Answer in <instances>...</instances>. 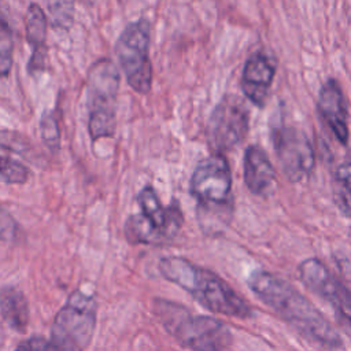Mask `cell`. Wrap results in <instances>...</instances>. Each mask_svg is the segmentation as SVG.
I'll return each mask as SVG.
<instances>
[{
    "label": "cell",
    "instance_id": "cell-1",
    "mask_svg": "<svg viewBox=\"0 0 351 351\" xmlns=\"http://www.w3.org/2000/svg\"><path fill=\"white\" fill-rule=\"evenodd\" d=\"M247 282L261 302L302 336L325 347L336 348L341 346L340 335L335 326L288 281L273 273L255 270L250 274Z\"/></svg>",
    "mask_w": 351,
    "mask_h": 351
},
{
    "label": "cell",
    "instance_id": "cell-2",
    "mask_svg": "<svg viewBox=\"0 0 351 351\" xmlns=\"http://www.w3.org/2000/svg\"><path fill=\"white\" fill-rule=\"evenodd\" d=\"M159 270L166 280L185 289L196 302L213 313L240 319L248 318L252 313L250 303L225 280L185 258H162Z\"/></svg>",
    "mask_w": 351,
    "mask_h": 351
},
{
    "label": "cell",
    "instance_id": "cell-3",
    "mask_svg": "<svg viewBox=\"0 0 351 351\" xmlns=\"http://www.w3.org/2000/svg\"><path fill=\"white\" fill-rule=\"evenodd\" d=\"M155 310L167 332L192 351H222L230 343L228 326L215 318L191 314L167 300H156Z\"/></svg>",
    "mask_w": 351,
    "mask_h": 351
},
{
    "label": "cell",
    "instance_id": "cell-4",
    "mask_svg": "<svg viewBox=\"0 0 351 351\" xmlns=\"http://www.w3.org/2000/svg\"><path fill=\"white\" fill-rule=\"evenodd\" d=\"M140 214L128 218L125 234L137 244H162L176 237L182 225L178 204L163 206L151 185H145L137 195Z\"/></svg>",
    "mask_w": 351,
    "mask_h": 351
},
{
    "label": "cell",
    "instance_id": "cell-5",
    "mask_svg": "<svg viewBox=\"0 0 351 351\" xmlns=\"http://www.w3.org/2000/svg\"><path fill=\"white\" fill-rule=\"evenodd\" d=\"M119 73L110 59L97 60L88 74V130L93 141L115 133V100Z\"/></svg>",
    "mask_w": 351,
    "mask_h": 351
},
{
    "label": "cell",
    "instance_id": "cell-6",
    "mask_svg": "<svg viewBox=\"0 0 351 351\" xmlns=\"http://www.w3.org/2000/svg\"><path fill=\"white\" fill-rule=\"evenodd\" d=\"M96 325V302L84 292H74L56 314L51 343L58 351H85Z\"/></svg>",
    "mask_w": 351,
    "mask_h": 351
},
{
    "label": "cell",
    "instance_id": "cell-7",
    "mask_svg": "<svg viewBox=\"0 0 351 351\" xmlns=\"http://www.w3.org/2000/svg\"><path fill=\"white\" fill-rule=\"evenodd\" d=\"M149 23L138 19L129 23L115 43V55L128 84L138 93H148L152 85V66L148 53Z\"/></svg>",
    "mask_w": 351,
    "mask_h": 351
},
{
    "label": "cell",
    "instance_id": "cell-8",
    "mask_svg": "<svg viewBox=\"0 0 351 351\" xmlns=\"http://www.w3.org/2000/svg\"><path fill=\"white\" fill-rule=\"evenodd\" d=\"M248 110L243 99L225 95L213 110L207 122V143L214 154L233 149L248 132Z\"/></svg>",
    "mask_w": 351,
    "mask_h": 351
},
{
    "label": "cell",
    "instance_id": "cell-9",
    "mask_svg": "<svg viewBox=\"0 0 351 351\" xmlns=\"http://www.w3.org/2000/svg\"><path fill=\"white\" fill-rule=\"evenodd\" d=\"M191 193L204 210L225 208L232 202V173L222 154L203 159L191 177Z\"/></svg>",
    "mask_w": 351,
    "mask_h": 351
},
{
    "label": "cell",
    "instance_id": "cell-10",
    "mask_svg": "<svg viewBox=\"0 0 351 351\" xmlns=\"http://www.w3.org/2000/svg\"><path fill=\"white\" fill-rule=\"evenodd\" d=\"M276 152L284 174L292 182H299L311 174L315 163L314 148L308 137L298 128H282L276 132Z\"/></svg>",
    "mask_w": 351,
    "mask_h": 351
},
{
    "label": "cell",
    "instance_id": "cell-11",
    "mask_svg": "<svg viewBox=\"0 0 351 351\" xmlns=\"http://www.w3.org/2000/svg\"><path fill=\"white\" fill-rule=\"evenodd\" d=\"M302 282L314 293L332 303L337 310L351 313V292L317 258H307L299 265Z\"/></svg>",
    "mask_w": 351,
    "mask_h": 351
},
{
    "label": "cell",
    "instance_id": "cell-12",
    "mask_svg": "<svg viewBox=\"0 0 351 351\" xmlns=\"http://www.w3.org/2000/svg\"><path fill=\"white\" fill-rule=\"evenodd\" d=\"M317 108L322 121L332 130L335 137L347 144L348 141V108L339 82L328 80L319 89Z\"/></svg>",
    "mask_w": 351,
    "mask_h": 351
},
{
    "label": "cell",
    "instance_id": "cell-13",
    "mask_svg": "<svg viewBox=\"0 0 351 351\" xmlns=\"http://www.w3.org/2000/svg\"><path fill=\"white\" fill-rule=\"evenodd\" d=\"M274 75L276 67L273 62L263 52L252 53L247 59L241 74V89L244 95L255 106H265Z\"/></svg>",
    "mask_w": 351,
    "mask_h": 351
},
{
    "label": "cell",
    "instance_id": "cell-14",
    "mask_svg": "<svg viewBox=\"0 0 351 351\" xmlns=\"http://www.w3.org/2000/svg\"><path fill=\"white\" fill-rule=\"evenodd\" d=\"M244 182L254 195H267L276 181V170L266 154L258 145H250L244 152Z\"/></svg>",
    "mask_w": 351,
    "mask_h": 351
},
{
    "label": "cell",
    "instance_id": "cell-15",
    "mask_svg": "<svg viewBox=\"0 0 351 351\" xmlns=\"http://www.w3.org/2000/svg\"><path fill=\"white\" fill-rule=\"evenodd\" d=\"M26 38L30 47L33 48L32 56L27 64V70L30 74L41 73L45 69L47 60V30L48 22L43 8L34 3H32L26 11Z\"/></svg>",
    "mask_w": 351,
    "mask_h": 351
},
{
    "label": "cell",
    "instance_id": "cell-16",
    "mask_svg": "<svg viewBox=\"0 0 351 351\" xmlns=\"http://www.w3.org/2000/svg\"><path fill=\"white\" fill-rule=\"evenodd\" d=\"M0 313L7 325L23 332L29 324V307L25 295L15 287H5L0 291Z\"/></svg>",
    "mask_w": 351,
    "mask_h": 351
},
{
    "label": "cell",
    "instance_id": "cell-17",
    "mask_svg": "<svg viewBox=\"0 0 351 351\" xmlns=\"http://www.w3.org/2000/svg\"><path fill=\"white\" fill-rule=\"evenodd\" d=\"M14 59V37L10 26L0 18V77L10 74Z\"/></svg>",
    "mask_w": 351,
    "mask_h": 351
},
{
    "label": "cell",
    "instance_id": "cell-18",
    "mask_svg": "<svg viewBox=\"0 0 351 351\" xmlns=\"http://www.w3.org/2000/svg\"><path fill=\"white\" fill-rule=\"evenodd\" d=\"M40 132H41V138L47 145V148L56 152L60 148V129H59L58 117L52 111L45 112L41 117Z\"/></svg>",
    "mask_w": 351,
    "mask_h": 351
},
{
    "label": "cell",
    "instance_id": "cell-19",
    "mask_svg": "<svg viewBox=\"0 0 351 351\" xmlns=\"http://www.w3.org/2000/svg\"><path fill=\"white\" fill-rule=\"evenodd\" d=\"M29 178L25 165L7 156H0V181L7 184H23Z\"/></svg>",
    "mask_w": 351,
    "mask_h": 351
},
{
    "label": "cell",
    "instance_id": "cell-20",
    "mask_svg": "<svg viewBox=\"0 0 351 351\" xmlns=\"http://www.w3.org/2000/svg\"><path fill=\"white\" fill-rule=\"evenodd\" d=\"M30 141L21 133L11 130H0V149L10 151L18 155H27L32 151Z\"/></svg>",
    "mask_w": 351,
    "mask_h": 351
},
{
    "label": "cell",
    "instance_id": "cell-21",
    "mask_svg": "<svg viewBox=\"0 0 351 351\" xmlns=\"http://www.w3.org/2000/svg\"><path fill=\"white\" fill-rule=\"evenodd\" d=\"M333 200L339 211L344 215L351 218V188L336 181L333 184Z\"/></svg>",
    "mask_w": 351,
    "mask_h": 351
},
{
    "label": "cell",
    "instance_id": "cell-22",
    "mask_svg": "<svg viewBox=\"0 0 351 351\" xmlns=\"http://www.w3.org/2000/svg\"><path fill=\"white\" fill-rule=\"evenodd\" d=\"M15 234L16 222L8 214V211L0 206V241H11L15 239Z\"/></svg>",
    "mask_w": 351,
    "mask_h": 351
},
{
    "label": "cell",
    "instance_id": "cell-23",
    "mask_svg": "<svg viewBox=\"0 0 351 351\" xmlns=\"http://www.w3.org/2000/svg\"><path fill=\"white\" fill-rule=\"evenodd\" d=\"M16 351H58L56 347L44 337H30L18 344Z\"/></svg>",
    "mask_w": 351,
    "mask_h": 351
},
{
    "label": "cell",
    "instance_id": "cell-24",
    "mask_svg": "<svg viewBox=\"0 0 351 351\" xmlns=\"http://www.w3.org/2000/svg\"><path fill=\"white\" fill-rule=\"evenodd\" d=\"M336 181L351 188V151L347 155V159L336 170Z\"/></svg>",
    "mask_w": 351,
    "mask_h": 351
},
{
    "label": "cell",
    "instance_id": "cell-25",
    "mask_svg": "<svg viewBox=\"0 0 351 351\" xmlns=\"http://www.w3.org/2000/svg\"><path fill=\"white\" fill-rule=\"evenodd\" d=\"M336 318L341 330L351 339V314L341 310H336Z\"/></svg>",
    "mask_w": 351,
    "mask_h": 351
}]
</instances>
